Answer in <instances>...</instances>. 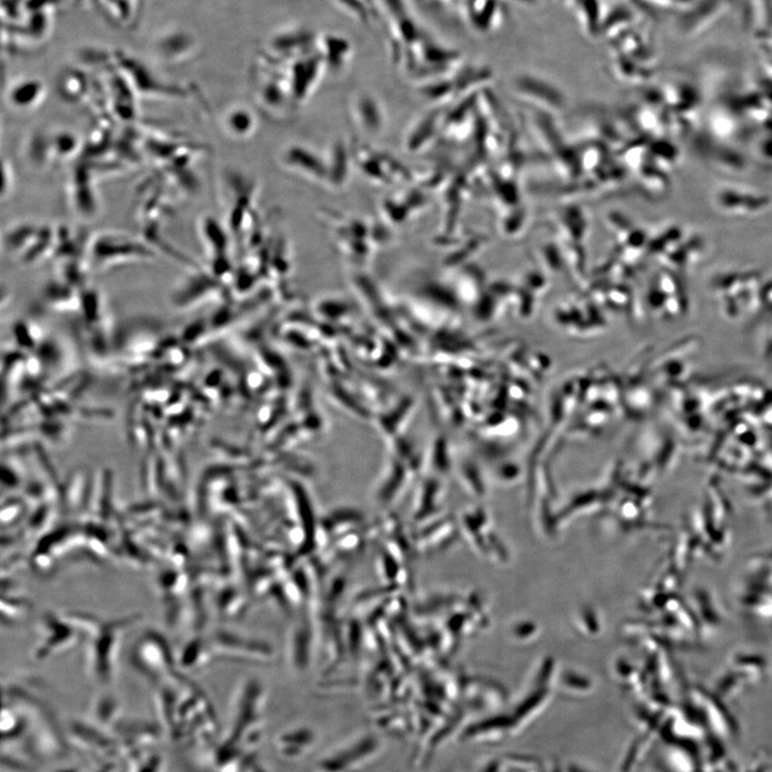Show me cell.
<instances>
[{
  "label": "cell",
  "instance_id": "obj_10",
  "mask_svg": "<svg viewBox=\"0 0 772 772\" xmlns=\"http://www.w3.org/2000/svg\"><path fill=\"white\" fill-rule=\"evenodd\" d=\"M323 67L328 66L320 53L310 52L294 61L287 74L294 102H303L313 93Z\"/></svg>",
  "mask_w": 772,
  "mask_h": 772
},
{
  "label": "cell",
  "instance_id": "obj_3",
  "mask_svg": "<svg viewBox=\"0 0 772 772\" xmlns=\"http://www.w3.org/2000/svg\"><path fill=\"white\" fill-rule=\"evenodd\" d=\"M56 229L35 221H18L3 236L6 255L22 265H32L54 256Z\"/></svg>",
  "mask_w": 772,
  "mask_h": 772
},
{
  "label": "cell",
  "instance_id": "obj_6",
  "mask_svg": "<svg viewBox=\"0 0 772 772\" xmlns=\"http://www.w3.org/2000/svg\"><path fill=\"white\" fill-rule=\"evenodd\" d=\"M355 165L371 182L381 185H394L408 180L410 173L396 158L369 150L367 147H352Z\"/></svg>",
  "mask_w": 772,
  "mask_h": 772
},
{
  "label": "cell",
  "instance_id": "obj_4",
  "mask_svg": "<svg viewBox=\"0 0 772 772\" xmlns=\"http://www.w3.org/2000/svg\"><path fill=\"white\" fill-rule=\"evenodd\" d=\"M83 641L84 637L70 612L48 613L41 617L39 623V645L35 649V657H53Z\"/></svg>",
  "mask_w": 772,
  "mask_h": 772
},
{
  "label": "cell",
  "instance_id": "obj_19",
  "mask_svg": "<svg viewBox=\"0 0 772 772\" xmlns=\"http://www.w3.org/2000/svg\"><path fill=\"white\" fill-rule=\"evenodd\" d=\"M14 337L17 343L23 349L33 351L38 346V337L33 330V326L27 323H20L14 326Z\"/></svg>",
  "mask_w": 772,
  "mask_h": 772
},
{
  "label": "cell",
  "instance_id": "obj_18",
  "mask_svg": "<svg viewBox=\"0 0 772 772\" xmlns=\"http://www.w3.org/2000/svg\"><path fill=\"white\" fill-rule=\"evenodd\" d=\"M89 83L82 72L68 71L59 82V93L69 101L81 100L88 91Z\"/></svg>",
  "mask_w": 772,
  "mask_h": 772
},
{
  "label": "cell",
  "instance_id": "obj_11",
  "mask_svg": "<svg viewBox=\"0 0 772 772\" xmlns=\"http://www.w3.org/2000/svg\"><path fill=\"white\" fill-rule=\"evenodd\" d=\"M351 110L356 126L365 135L376 137L384 131L388 118H386V112L381 102L374 95L360 93L355 96Z\"/></svg>",
  "mask_w": 772,
  "mask_h": 772
},
{
  "label": "cell",
  "instance_id": "obj_12",
  "mask_svg": "<svg viewBox=\"0 0 772 772\" xmlns=\"http://www.w3.org/2000/svg\"><path fill=\"white\" fill-rule=\"evenodd\" d=\"M215 284L216 280L213 274H207L203 270L192 271L191 275L182 280L180 285L174 289L171 302L180 308L195 306L215 291Z\"/></svg>",
  "mask_w": 772,
  "mask_h": 772
},
{
  "label": "cell",
  "instance_id": "obj_16",
  "mask_svg": "<svg viewBox=\"0 0 772 772\" xmlns=\"http://www.w3.org/2000/svg\"><path fill=\"white\" fill-rule=\"evenodd\" d=\"M575 12L585 34L591 37L600 35L604 20L601 0H582L581 4L575 8Z\"/></svg>",
  "mask_w": 772,
  "mask_h": 772
},
{
  "label": "cell",
  "instance_id": "obj_2",
  "mask_svg": "<svg viewBox=\"0 0 772 772\" xmlns=\"http://www.w3.org/2000/svg\"><path fill=\"white\" fill-rule=\"evenodd\" d=\"M156 257L154 248L145 240L131 235L106 231L91 236L87 247V264L102 271L116 264L151 260Z\"/></svg>",
  "mask_w": 772,
  "mask_h": 772
},
{
  "label": "cell",
  "instance_id": "obj_15",
  "mask_svg": "<svg viewBox=\"0 0 772 772\" xmlns=\"http://www.w3.org/2000/svg\"><path fill=\"white\" fill-rule=\"evenodd\" d=\"M222 126L232 139L246 140L254 135L258 128L257 116L246 107L236 106L222 117Z\"/></svg>",
  "mask_w": 772,
  "mask_h": 772
},
{
  "label": "cell",
  "instance_id": "obj_22",
  "mask_svg": "<svg viewBox=\"0 0 772 772\" xmlns=\"http://www.w3.org/2000/svg\"><path fill=\"white\" fill-rule=\"evenodd\" d=\"M512 2L517 3L519 5H533L537 2V0H512Z\"/></svg>",
  "mask_w": 772,
  "mask_h": 772
},
{
  "label": "cell",
  "instance_id": "obj_21",
  "mask_svg": "<svg viewBox=\"0 0 772 772\" xmlns=\"http://www.w3.org/2000/svg\"><path fill=\"white\" fill-rule=\"evenodd\" d=\"M581 2L582 0H564V3H566V5L569 8H573V9H575L579 4H581Z\"/></svg>",
  "mask_w": 772,
  "mask_h": 772
},
{
  "label": "cell",
  "instance_id": "obj_14",
  "mask_svg": "<svg viewBox=\"0 0 772 772\" xmlns=\"http://www.w3.org/2000/svg\"><path fill=\"white\" fill-rule=\"evenodd\" d=\"M326 162L329 170L328 186L337 189L344 187L348 183L352 162H354L352 147L349 150L345 142L337 141L326 157Z\"/></svg>",
  "mask_w": 772,
  "mask_h": 772
},
{
  "label": "cell",
  "instance_id": "obj_1",
  "mask_svg": "<svg viewBox=\"0 0 772 772\" xmlns=\"http://www.w3.org/2000/svg\"><path fill=\"white\" fill-rule=\"evenodd\" d=\"M140 620V615L109 621L95 616L93 625L86 631L83 643L87 670L96 679L105 681L113 675L126 631Z\"/></svg>",
  "mask_w": 772,
  "mask_h": 772
},
{
  "label": "cell",
  "instance_id": "obj_8",
  "mask_svg": "<svg viewBox=\"0 0 772 772\" xmlns=\"http://www.w3.org/2000/svg\"><path fill=\"white\" fill-rule=\"evenodd\" d=\"M281 165L295 175L316 184H329V170L326 157L301 144H292L280 155Z\"/></svg>",
  "mask_w": 772,
  "mask_h": 772
},
{
  "label": "cell",
  "instance_id": "obj_5",
  "mask_svg": "<svg viewBox=\"0 0 772 772\" xmlns=\"http://www.w3.org/2000/svg\"><path fill=\"white\" fill-rule=\"evenodd\" d=\"M114 59L116 70L122 74L132 91L139 95L172 99L185 96L182 88L161 81L137 59L124 53L115 54Z\"/></svg>",
  "mask_w": 772,
  "mask_h": 772
},
{
  "label": "cell",
  "instance_id": "obj_7",
  "mask_svg": "<svg viewBox=\"0 0 772 772\" xmlns=\"http://www.w3.org/2000/svg\"><path fill=\"white\" fill-rule=\"evenodd\" d=\"M132 661L148 674H168L174 665L172 651L160 634L148 631L142 634L132 649Z\"/></svg>",
  "mask_w": 772,
  "mask_h": 772
},
{
  "label": "cell",
  "instance_id": "obj_9",
  "mask_svg": "<svg viewBox=\"0 0 772 772\" xmlns=\"http://www.w3.org/2000/svg\"><path fill=\"white\" fill-rule=\"evenodd\" d=\"M199 231L205 249L211 257L213 275L219 277L227 273L230 250L229 231L211 215H205L200 219Z\"/></svg>",
  "mask_w": 772,
  "mask_h": 772
},
{
  "label": "cell",
  "instance_id": "obj_17",
  "mask_svg": "<svg viewBox=\"0 0 772 772\" xmlns=\"http://www.w3.org/2000/svg\"><path fill=\"white\" fill-rule=\"evenodd\" d=\"M50 143L53 162L70 160L79 155L80 140L69 130L63 129L50 133Z\"/></svg>",
  "mask_w": 772,
  "mask_h": 772
},
{
  "label": "cell",
  "instance_id": "obj_13",
  "mask_svg": "<svg viewBox=\"0 0 772 772\" xmlns=\"http://www.w3.org/2000/svg\"><path fill=\"white\" fill-rule=\"evenodd\" d=\"M47 97V87L35 78L14 82L8 89L9 106L19 112L36 110Z\"/></svg>",
  "mask_w": 772,
  "mask_h": 772
},
{
  "label": "cell",
  "instance_id": "obj_20",
  "mask_svg": "<svg viewBox=\"0 0 772 772\" xmlns=\"http://www.w3.org/2000/svg\"><path fill=\"white\" fill-rule=\"evenodd\" d=\"M14 185H16V175L12 168L11 162L6 159L3 160V201L8 199L14 191Z\"/></svg>",
  "mask_w": 772,
  "mask_h": 772
}]
</instances>
